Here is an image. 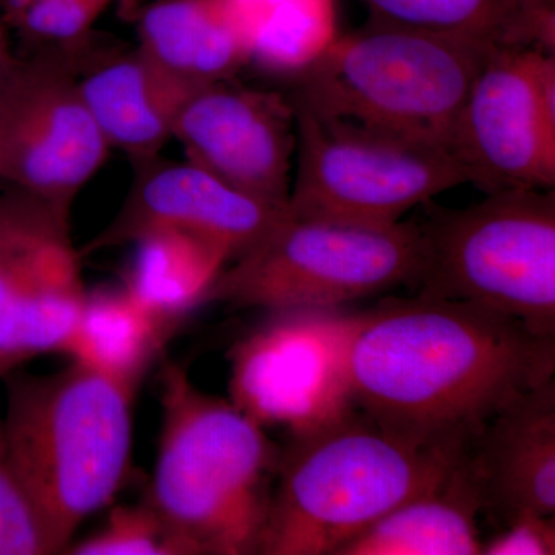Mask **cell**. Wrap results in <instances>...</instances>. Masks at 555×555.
<instances>
[{
	"label": "cell",
	"mask_w": 555,
	"mask_h": 555,
	"mask_svg": "<svg viewBox=\"0 0 555 555\" xmlns=\"http://www.w3.org/2000/svg\"><path fill=\"white\" fill-rule=\"evenodd\" d=\"M491 47L374 21L339 35L294 80L291 100L379 131L447 149Z\"/></svg>",
	"instance_id": "cell-5"
},
{
	"label": "cell",
	"mask_w": 555,
	"mask_h": 555,
	"mask_svg": "<svg viewBox=\"0 0 555 555\" xmlns=\"http://www.w3.org/2000/svg\"><path fill=\"white\" fill-rule=\"evenodd\" d=\"M79 42L17 56L0 87V181L64 214L112 150L80 94Z\"/></svg>",
	"instance_id": "cell-9"
},
{
	"label": "cell",
	"mask_w": 555,
	"mask_h": 555,
	"mask_svg": "<svg viewBox=\"0 0 555 555\" xmlns=\"http://www.w3.org/2000/svg\"><path fill=\"white\" fill-rule=\"evenodd\" d=\"M160 436L147 500L193 555L258 554L281 451L264 427L188 372H160Z\"/></svg>",
	"instance_id": "cell-3"
},
{
	"label": "cell",
	"mask_w": 555,
	"mask_h": 555,
	"mask_svg": "<svg viewBox=\"0 0 555 555\" xmlns=\"http://www.w3.org/2000/svg\"><path fill=\"white\" fill-rule=\"evenodd\" d=\"M539 49L492 51L460 112L452 153L469 184L486 193L551 190L555 184V122L540 101Z\"/></svg>",
	"instance_id": "cell-11"
},
{
	"label": "cell",
	"mask_w": 555,
	"mask_h": 555,
	"mask_svg": "<svg viewBox=\"0 0 555 555\" xmlns=\"http://www.w3.org/2000/svg\"><path fill=\"white\" fill-rule=\"evenodd\" d=\"M60 553L46 514L0 447V555Z\"/></svg>",
	"instance_id": "cell-25"
},
{
	"label": "cell",
	"mask_w": 555,
	"mask_h": 555,
	"mask_svg": "<svg viewBox=\"0 0 555 555\" xmlns=\"http://www.w3.org/2000/svg\"><path fill=\"white\" fill-rule=\"evenodd\" d=\"M230 349V401L291 437L353 411L346 371L352 315L341 309L269 310Z\"/></svg>",
	"instance_id": "cell-10"
},
{
	"label": "cell",
	"mask_w": 555,
	"mask_h": 555,
	"mask_svg": "<svg viewBox=\"0 0 555 555\" xmlns=\"http://www.w3.org/2000/svg\"><path fill=\"white\" fill-rule=\"evenodd\" d=\"M73 555H193L192 547L149 502L109 511L93 534L69 543Z\"/></svg>",
	"instance_id": "cell-24"
},
{
	"label": "cell",
	"mask_w": 555,
	"mask_h": 555,
	"mask_svg": "<svg viewBox=\"0 0 555 555\" xmlns=\"http://www.w3.org/2000/svg\"><path fill=\"white\" fill-rule=\"evenodd\" d=\"M422 225L389 228L287 217L222 270L207 302L238 309H341L397 287H416Z\"/></svg>",
	"instance_id": "cell-7"
},
{
	"label": "cell",
	"mask_w": 555,
	"mask_h": 555,
	"mask_svg": "<svg viewBox=\"0 0 555 555\" xmlns=\"http://www.w3.org/2000/svg\"><path fill=\"white\" fill-rule=\"evenodd\" d=\"M480 513L463 455L443 483L390 511L338 555H480Z\"/></svg>",
	"instance_id": "cell-18"
},
{
	"label": "cell",
	"mask_w": 555,
	"mask_h": 555,
	"mask_svg": "<svg viewBox=\"0 0 555 555\" xmlns=\"http://www.w3.org/2000/svg\"><path fill=\"white\" fill-rule=\"evenodd\" d=\"M350 396L387 433L467 448L514 398L554 378L555 338L473 302L390 298L352 313Z\"/></svg>",
	"instance_id": "cell-1"
},
{
	"label": "cell",
	"mask_w": 555,
	"mask_h": 555,
	"mask_svg": "<svg viewBox=\"0 0 555 555\" xmlns=\"http://www.w3.org/2000/svg\"><path fill=\"white\" fill-rule=\"evenodd\" d=\"M173 141L189 163L287 211L297 150L291 98L230 79L211 83L196 90L179 112Z\"/></svg>",
	"instance_id": "cell-12"
},
{
	"label": "cell",
	"mask_w": 555,
	"mask_h": 555,
	"mask_svg": "<svg viewBox=\"0 0 555 555\" xmlns=\"http://www.w3.org/2000/svg\"><path fill=\"white\" fill-rule=\"evenodd\" d=\"M374 21L440 33L491 49L555 53L554 0H363Z\"/></svg>",
	"instance_id": "cell-20"
},
{
	"label": "cell",
	"mask_w": 555,
	"mask_h": 555,
	"mask_svg": "<svg viewBox=\"0 0 555 555\" xmlns=\"http://www.w3.org/2000/svg\"><path fill=\"white\" fill-rule=\"evenodd\" d=\"M5 378L3 454L65 553L129 477L137 393L73 361L57 374Z\"/></svg>",
	"instance_id": "cell-4"
},
{
	"label": "cell",
	"mask_w": 555,
	"mask_h": 555,
	"mask_svg": "<svg viewBox=\"0 0 555 555\" xmlns=\"http://www.w3.org/2000/svg\"><path fill=\"white\" fill-rule=\"evenodd\" d=\"M69 229V214L11 188L0 195V317L54 235Z\"/></svg>",
	"instance_id": "cell-23"
},
{
	"label": "cell",
	"mask_w": 555,
	"mask_h": 555,
	"mask_svg": "<svg viewBox=\"0 0 555 555\" xmlns=\"http://www.w3.org/2000/svg\"><path fill=\"white\" fill-rule=\"evenodd\" d=\"M35 2V0H5L7 10H9V14L16 13L21 9H24L28 3Z\"/></svg>",
	"instance_id": "cell-29"
},
{
	"label": "cell",
	"mask_w": 555,
	"mask_h": 555,
	"mask_svg": "<svg viewBox=\"0 0 555 555\" xmlns=\"http://www.w3.org/2000/svg\"><path fill=\"white\" fill-rule=\"evenodd\" d=\"M80 255L69 229L40 250L0 317V378L33 358L64 356L86 305Z\"/></svg>",
	"instance_id": "cell-16"
},
{
	"label": "cell",
	"mask_w": 555,
	"mask_h": 555,
	"mask_svg": "<svg viewBox=\"0 0 555 555\" xmlns=\"http://www.w3.org/2000/svg\"><path fill=\"white\" fill-rule=\"evenodd\" d=\"M138 35L142 53L196 89L232 79L250 62L229 0H156Z\"/></svg>",
	"instance_id": "cell-17"
},
{
	"label": "cell",
	"mask_w": 555,
	"mask_h": 555,
	"mask_svg": "<svg viewBox=\"0 0 555 555\" xmlns=\"http://www.w3.org/2000/svg\"><path fill=\"white\" fill-rule=\"evenodd\" d=\"M297 150L287 215L389 228L434 196L469 184L454 153L332 118L291 100Z\"/></svg>",
	"instance_id": "cell-8"
},
{
	"label": "cell",
	"mask_w": 555,
	"mask_h": 555,
	"mask_svg": "<svg viewBox=\"0 0 555 555\" xmlns=\"http://www.w3.org/2000/svg\"><path fill=\"white\" fill-rule=\"evenodd\" d=\"M79 89L109 149L131 164L160 155L173 141L179 112L199 90L139 49L82 61Z\"/></svg>",
	"instance_id": "cell-15"
},
{
	"label": "cell",
	"mask_w": 555,
	"mask_h": 555,
	"mask_svg": "<svg viewBox=\"0 0 555 555\" xmlns=\"http://www.w3.org/2000/svg\"><path fill=\"white\" fill-rule=\"evenodd\" d=\"M175 331L126 286L100 288L87 292L64 356L137 393Z\"/></svg>",
	"instance_id": "cell-19"
},
{
	"label": "cell",
	"mask_w": 555,
	"mask_h": 555,
	"mask_svg": "<svg viewBox=\"0 0 555 555\" xmlns=\"http://www.w3.org/2000/svg\"><path fill=\"white\" fill-rule=\"evenodd\" d=\"M555 517L525 513L511 518L488 542L480 555H554Z\"/></svg>",
	"instance_id": "cell-27"
},
{
	"label": "cell",
	"mask_w": 555,
	"mask_h": 555,
	"mask_svg": "<svg viewBox=\"0 0 555 555\" xmlns=\"http://www.w3.org/2000/svg\"><path fill=\"white\" fill-rule=\"evenodd\" d=\"M133 262L124 284L145 306L167 323L179 326L193 310L206 305L230 259L214 244L159 230L134 241Z\"/></svg>",
	"instance_id": "cell-21"
},
{
	"label": "cell",
	"mask_w": 555,
	"mask_h": 555,
	"mask_svg": "<svg viewBox=\"0 0 555 555\" xmlns=\"http://www.w3.org/2000/svg\"><path fill=\"white\" fill-rule=\"evenodd\" d=\"M134 177L116 217L86 251L133 244L170 230L221 248L230 262L258 246L288 217L230 188L195 164L156 158L133 163Z\"/></svg>",
	"instance_id": "cell-13"
},
{
	"label": "cell",
	"mask_w": 555,
	"mask_h": 555,
	"mask_svg": "<svg viewBox=\"0 0 555 555\" xmlns=\"http://www.w3.org/2000/svg\"><path fill=\"white\" fill-rule=\"evenodd\" d=\"M465 463L481 513L503 526L518 514L555 517V382L514 398L473 438Z\"/></svg>",
	"instance_id": "cell-14"
},
{
	"label": "cell",
	"mask_w": 555,
	"mask_h": 555,
	"mask_svg": "<svg viewBox=\"0 0 555 555\" xmlns=\"http://www.w3.org/2000/svg\"><path fill=\"white\" fill-rule=\"evenodd\" d=\"M0 447H2V437H0Z\"/></svg>",
	"instance_id": "cell-30"
},
{
	"label": "cell",
	"mask_w": 555,
	"mask_h": 555,
	"mask_svg": "<svg viewBox=\"0 0 555 555\" xmlns=\"http://www.w3.org/2000/svg\"><path fill=\"white\" fill-rule=\"evenodd\" d=\"M17 56L11 49L9 30H7L5 21L0 16V87H2L3 80L10 75L11 68H13L14 62Z\"/></svg>",
	"instance_id": "cell-28"
},
{
	"label": "cell",
	"mask_w": 555,
	"mask_h": 555,
	"mask_svg": "<svg viewBox=\"0 0 555 555\" xmlns=\"http://www.w3.org/2000/svg\"><path fill=\"white\" fill-rule=\"evenodd\" d=\"M422 225L416 295L455 299L555 338L554 189H509L460 210L434 208Z\"/></svg>",
	"instance_id": "cell-6"
},
{
	"label": "cell",
	"mask_w": 555,
	"mask_h": 555,
	"mask_svg": "<svg viewBox=\"0 0 555 555\" xmlns=\"http://www.w3.org/2000/svg\"><path fill=\"white\" fill-rule=\"evenodd\" d=\"M291 438L261 555H338L390 511L443 483L466 452L409 441L358 409Z\"/></svg>",
	"instance_id": "cell-2"
},
{
	"label": "cell",
	"mask_w": 555,
	"mask_h": 555,
	"mask_svg": "<svg viewBox=\"0 0 555 555\" xmlns=\"http://www.w3.org/2000/svg\"><path fill=\"white\" fill-rule=\"evenodd\" d=\"M262 72L295 79L337 40L335 0H229Z\"/></svg>",
	"instance_id": "cell-22"
},
{
	"label": "cell",
	"mask_w": 555,
	"mask_h": 555,
	"mask_svg": "<svg viewBox=\"0 0 555 555\" xmlns=\"http://www.w3.org/2000/svg\"><path fill=\"white\" fill-rule=\"evenodd\" d=\"M115 0H35L11 14L27 38L43 46H69L89 35Z\"/></svg>",
	"instance_id": "cell-26"
}]
</instances>
